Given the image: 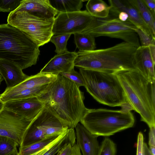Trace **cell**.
Returning <instances> with one entry per match:
<instances>
[{"label": "cell", "mask_w": 155, "mask_h": 155, "mask_svg": "<svg viewBox=\"0 0 155 155\" xmlns=\"http://www.w3.org/2000/svg\"><path fill=\"white\" fill-rule=\"evenodd\" d=\"M37 97L50 107L68 128L74 129L88 109L84 104V93L79 87L59 74Z\"/></svg>", "instance_id": "obj_1"}, {"label": "cell", "mask_w": 155, "mask_h": 155, "mask_svg": "<svg viewBox=\"0 0 155 155\" xmlns=\"http://www.w3.org/2000/svg\"><path fill=\"white\" fill-rule=\"evenodd\" d=\"M137 48L124 41L105 49L79 51L74 61V66L84 69L112 73L124 70L137 71L134 62Z\"/></svg>", "instance_id": "obj_2"}, {"label": "cell", "mask_w": 155, "mask_h": 155, "mask_svg": "<svg viewBox=\"0 0 155 155\" xmlns=\"http://www.w3.org/2000/svg\"><path fill=\"white\" fill-rule=\"evenodd\" d=\"M119 79L127 101L150 128L155 126V81L150 82L137 71L114 72Z\"/></svg>", "instance_id": "obj_3"}, {"label": "cell", "mask_w": 155, "mask_h": 155, "mask_svg": "<svg viewBox=\"0 0 155 155\" xmlns=\"http://www.w3.org/2000/svg\"><path fill=\"white\" fill-rule=\"evenodd\" d=\"M39 47L18 29L8 23L0 24V59L12 62L22 70L36 64Z\"/></svg>", "instance_id": "obj_4"}, {"label": "cell", "mask_w": 155, "mask_h": 155, "mask_svg": "<svg viewBox=\"0 0 155 155\" xmlns=\"http://www.w3.org/2000/svg\"><path fill=\"white\" fill-rule=\"evenodd\" d=\"M87 91L99 103L110 107L120 106L128 102L125 92L114 73L79 69Z\"/></svg>", "instance_id": "obj_5"}, {"label": "cell", "mask_w": 155, "mask_h": 155, "mask_svg": "<svg viewBox=\"0 0 155 155\" xmlns=\"http://www.w3.org/2000/svg\"><path fill=\"white\" fill-rule=\"evenodd\" d=\"M80 122L92 134L107 137L133 127L135 119L131 111L88 109Z\"/></svg>", "instance_id": "obj_6"}, {"label": "cell", "mask_w": 155, "mask_h": 155, "mask_svg": "<svg viewBox=\"0 0 155 155\" xmlns=\"http://www.w3.org/2000/svg\"><path fill=\"white\" fill-rule=\"evenodd\" d=\"M54 19L41 18L25 11L15 10L9 13L7 21L39 47L50 41L54 35L52 29Z\"/></svg>", "instance_id": "obj_7"}, {"label": "cell", "mask_w": 155, "mask_h": 155, "mask_svg": "<svg viewBox=\"0 0 155 155\" xmlns=\"http://www.w3.org/2000/svg\"><path fill=\"white\" fill-rule=\"evenodd\" d=\"M136 27L128 21L123 22L109 15L105 18L94 17L81 33L89 34L94 38L101 36L121 39L138 48L140 45L134 29Z\"/></svg>", "instance_id": "obj_8"}, {"label": "cell", "mask_w": 155, "mask_h": 155, "mask_svg": "<svg viewBox=\"0 0 155 155\" xmlns=\"http://www.w3.org/2000/svg\"><path fill=\"white\" fill-rule=\"evenodd\" d=\"M94 18L87 10L59 12L55 18L53 34L71 35L81 33L89 25Z\"/></svg>", "instance_id": "obj_9"}, {"label": "cell", "mask_w": 155, "mask_h": 155, "mask_svg": "<svg viewBox=\"0 0 155 155\" xmlns=\"http://www.w3.org/2000/svg\"><path fill=\"white\" fill-rule=\"evenodd\" d=\"M33 121L23 118L4 109L0 113V136L13 139L21 147Z\"/></svg>", "instance_id": "obj_10"}, {"label": "cell", "mask_w": 155, "mask_h": 155, "mask_svg": "<svg viewBox=\"0 0 155 155\" xmlns=\"http://www.w3.org/2000/svg\"><path fill=\"white\" fill-rule=\"evenodd\" d=\"M45 105L37 97L11 100L5 103L4 110L27 120L33 121Z\"/></svg>", "instance_id": "obj_11"}, {"label": "cell", "mask_w": 155, "mask_h": 155, "mask_svg": "<svg viewBox=\"0 0 155 155\" xmlns=\"http://www.w3.org/2000/svg\"><path fill=\"white\" fill-rule=\"evenodd\" d=\"M108 2L111 7L110 15L117 18L120 12H125L128 15V21L137 28L155 38V35L142 20L138 12L129 0H109Z\"/></svg>", "instance_id": "obj_12"}, {"label": "cell", "mask_w": 155, "mask_h": 155, "mask_svg": "<svg viewBox=\"0 0 155 155\" xmlns=\"http://www.w3.org/2000/svg\"><path fill=\"white\" fill-rule=\"evenodd\" d=\"M77 55V52L68 51L62 54H57L40 72L58 75L62 72H69L74 69V62Z\"/></svg>", "instance_id": "obj_13"}, {"label": "cell", "mask_w": 155, "mask_h": 155, "mask_svg": "<svg viewBox=\"0 0 155 155\" xmlns=\"http://www.w3.org/2000/svg\"><path fill=\"white\" fill-rule=\"evenodd\" d=\"M50 125V120L47 113L42 110L28 128L21 146L29 145L45 139V132Z\"/></svg>", "instance_id": "obj_14"}, {"label": "cell", "mask_w": 155, "mask_h": 155, "mask_svg": "<svg viewBox=\"0 0 155 155\" xmlns=\"http://www.w3.org/2000/svg\"><path fill=\"white\" fill-rule=\"evenodd\" d=\"M15 10L25 11L45 18H54L59 13L51 5L49 0H22Z\"/></svg>", "instance_id": "obj_15"}, {"label": "cell", "mask_w": 155, "mask_h": 155, "mask_svg": "<svg viewBox=\"0 0 155 155\" xmlns=\"http://www.w3.org/2000/svg\"><path fill=\"white\" fill-rule=\"evenodd\" d=\"M76 144L79 147L82 155H97L100 146L97 136L93 134L81 123L75 127Z\"/></svg>", "instance_id": "obj_16"}, {"label": "cell", "mask_w": 155, "mask_h": 155, "mask_svg": "<svg viewBox=\"0 0 155 155\" xmlns=\"http://www.w3.org/2000/svg\"><path fill=\"white\" fill-rule=\"evenodd\" d=\"M134 62L137 71L145 78L150 82L155 81V62L151 56L148 47L140 46L137 48Z\"/></svg>", "instance_id": "obj_17"}, {"label": "cell", "mask_w": 155, "mask_h": 155, "mask_svg": "<svg viewBox=\"0 0 155 155\" xmlns=\"http://www.w3.org/2000/svg\"><path fill=\"white\" fill-rule=\"evenodd\" d=\"M0 74L5 80L7 88L15 87L29 77L17 65L3 59H0Z\"/></svg>", "instance_id": "obj_18"}, {"label": "cell", "mask_w": 155, "mask_h": 155, "mask_svg": "<svg viewBox=\"0 0 155 155\" xmlns=\"http://www.w3.org/2000/svg\"><path fill=\"white\" fill-rule=\"evenodd\" d=\"M69 143H76L75 132L74 128H68L48 145L31 155H55Z\"/></svg>", "instance_id": "obj_19"}, {"label": "cell", "mask_w": 155, "mask_h": 155, "mask_svg": "<svg viewBox=\"0 0 155 155\" xmlns=\"http://www.w3.org/2000/svg\"><path fill=\"white\" fill-rule=\"evenodd\" d=\"M57 76V75L39 72L35 75L29 76L25 80L14 87L6 88L4 91L13 92L41 86L54 81Z\"/></svg>", "instance_id": "obj_20"}, {"label": "cell", "mask_w": 155, "mask_h": 155, "mask_svg": "<svg viewBox=\"0 0 155 155\" xmlns=\"http://www.w3.org/2000/svg\"><path fill=\"white\" fill-rule=\"evenodd\" d=\"M48 84L13 92L4 91L0 95V98L5 103L11 100L38 97L44 91Z\"/></svg>", "instance_id": "obj_21"}, {"label": "cell", "mask_w": 155, "mask_h": 155, "mask_svg": "<svg viewBox=\"0 0 155 155\" xmlns=\"http://www.w3.org/2000/svg\"><path fill=\"white\" fill-rule=\"evenodd\" d=\"M87 11L92 16L98 18L107 17L111 7L102 0H89L86 5Z\"/></svg>", "instance_id": "obj_22"}, {"label": "cell", "mask_w": 155, "mask_h": 155, "mask_svg": "<svg viewBox=\"0 0 155 155\" xmlns=\"http://www.w3.org/2000/svg\"><path fill=\"white\" fill-rule=\"evenodd\" d=\"M51 5L59 12H69L79 11L82 7L81 0H49Z\"/></svg>", "instance_id": "obj_23"}, {"label": "cell", "mask_w": 155, "mask_h": 155, "mask_svg": "<svg viewBox=\"0 0 155 155\" xmlns=\"http://www.w3.org/2000/svg\"><path fill=\"white\" fill-rule=\"evenodd\" d=\"M138 12L141 18L155 35V17L145 5L142 0H129Z\"/></svg>", "instance_id": "obj_24"}, {"label": "cell", "mask_w": 155, "mask_h": 155, "mask_svg": "<svg viewBox=\"0 0 155 155\" xmlns=\"http://www.w3.org/2000/svg\"><path fill=\"white\" fill-rule=\"evenodd\" d=\"M74 35L75 44L79 51H91L95 49V39L93 36L81 33H76Z\"/></svg>", "instance_id": "obj_25"}, {"label": "cell", "mask_w": 155, "mask_h": 155, "mask_svg": "<svg viewBox=\"0 0 155 155\" xmlns=\"http://www.w3.org/2000/svg\"><path fill=\"white\" fill-rule=\"evenodd\" d=\"M58 136L44 139L29 145L20 147L18 155H31L48 145Z\"/></svg>", "instance_id": "obj_26"}, {"label": "cell", "mask_w": 155, "mask_h": 155, "mask_svg": "<svg viewBox=\"0 0 155 155\" xmlns=\"http://www.w3.org/2000/svg\"><path fill=\"white\" fill-rule=\"evenodd\" d=\"M71 35L69 34L54 35L50 41L55 45V52L57 54H63L68 51L67 45L68 41Z\"/></svg>", "instance_id": "obj_27"}, {"label": "cell", "mask_w": 155, "mask_h": 155, "mask_svg": "<svg viewBox=\"0 0 155 155\" xmlns=\"http://www.w3.org/2000/svg\"><path fill=\"white\" fill-rule=\"evenodd\" d=\"M19 146L13 139L5 136H0V155H6L17 149Z\"/></svg>", "instance_id": "obj_28"}, {"label": "cell", "mask_w": 155, "mask_h": 155, "mask_svg": "<svg viewBox=\"0 0 155 155\" xmlns=\"http://www.w3.org/2000/svg\"><path fill=\"white\" fill-rule=\"evenodd\" d=\"M116 144L110 139L105 137L102 141L97 155H116Z\"/></svg>", "instance_id": "obj_29"}, {"label": "cell", "mask_w": 155, "mask_h": 155, "mask_svg": "<svg viewBox=\"0 0 155 155\" xmlns=\"http://www.w3.org/2000/svg\"><path fill=\"white\" fill-rule=\"evenodd\" d=\"M59 74L74 82L78 86H84V79L81 74L74 69L66 72H62Z\"/></svg>", "instance_id": "obj_30"}, {"label": "cell", "mask_w": 155, "mask_h": 155, "mask_svg": "<svg viewBox=\"0 0 155 155\" xmlns=\"http://www.w3.org/2000/svg\"><path fill=\"white\" fill-rule=\"evenodd\" d=\"M22 0H0V12H12L20 5Z\"/></svg>", "instance_id": "obj_31"}, {"label": "cell", "mask_w": 155, "mask_h": 155, "mask_svg": "<svg viewBox=\"0 0 155 155\" xmlns=\"http://www.w3.org/2000/svg\"><path fill=\"white\" fill-rule=\"evenodd\" d=\"M134 30L140 39L141 46L148 47L151 45H155V38L137 27L135 28Z\"/></svg>", "instance_id": "obj_32"}, {"label": "cell", "mask_w": 155, "mask_h": 155, "mask_svg": "<svg viewBox=\"0 0 155 155\" xmlns=\"http://www.w3.org/2000/svg\"><path fill=\"white\" fill-rule=\"evenodd\" d=\"M144 143L143 134L141 132H140L137 136L136 155H144Z\"/></svg>", "instance_id": "obj_33"}, {"label": "cell", "mask_w": 155, "mask_h": 155, "mask_svg": "<svg viewBox=\"0 0 155 155\" xmlns=\"http://www.w3.org/2000/svg\"><path fill=\"white\" fill-rule=\"evenodd\" d=\"M75 144L71 143L67 144L58 152L57 155H70L72 147Z\"/></svg>", "instance_id": "obj_34"}, {"label": "cell", "mask_w": 155, "mask_h": 155, "mask_svg": "<svg viewBox=\"0 0 155 155\" xmlns=\"http://www.w3.org/2000/svg\"><path fill=\"white\" fill-rule=\"evenodd\" d=\"M150 128L148 142L149 148H155V126Z\"/></svg>", "instance_id": "obj_35"}, {"label": "cell", "mask_w": 155, "mask_h": 155, "mask_svg": "<svg viewBox=\"0 0 155 155\" xmlns=\"http://www.w3.org/2000/svg\"><path fill=\"white\" fill-rule=\"evenodd\" d=\"M148 9L155 17V0H142Z\"/></svg>", "instance_id": "obj_36"}, {"label": "cell", "mask_w": 155, "mask_h": 155, "mask_svg": "<svg viewBox=\"0 0 155 155\" xmlns=\"http://www.w3.org/2000/svg\"><path fill=\"white\" fill-rule=\"evenodd\" d=\"M121 109L120 110L121 111L124 112H128L133 110V107L128 102L123 104L120 106Z\"/></svg>", "instance_id": "obj_37"}, {"label": "cell", "mask_w": 155, "mask_h": 155, "mask_svg": "<svg viewBox=\"0 0 155 155\" xmlns=\"http://www.w3.org/2000/svg\"><path fill=\"white\" fill-rule=\"evenodd\" d=\"M117 18L120 21L126 22L128 21V15L127 13L124 12H120L118 14Z\"/></svg>", "instance_id": "obj_38"}, {"label": "cell", "mask_w": 155, "mask_h": 155, "mask_svg": "<svg viewBox=\"0 0 155 155\" xmlns=\"http://www.w3.org/2000/svg\"><path fill=\"white\" fill-rule=\"evenodd\" d=\"M148 47L151 56L155 62V45H150Z\"/></svg>", "instance_id": "obj_39"}, {"label": "cell", "mask_w": 155, "mask_h": 155, "mask_svg": "<svg viewBox=\"0 0 155 155\" xmlns=\"http://www.w3.org/2000/svg\"><path fill=\"white\" fill-rule=\"evenodd\" d=\"M70 155H82L80 150L77 148H73Z\"/></svg>", "instance_id": "obj_40"}, {"label": "cell", "mask_w": 155, "mask_h": 155, "mask_svg": "<svg viewBox=\"0 0 155 155\" xmlns=\"http://www.w3.org/2000/svg\"><path fill=\"white\" fill-rule=\"evenodd\" d=\"M144 155H152L150 152L147 144L145 142L144 144Z\"/></svg>", "instance_id": "obj_41"}, {"label": "cell", "mask_w": 155, "mask_h": 155, "mask_svg": "<svg viewBox=\"0 0 155 155\" xmlns=\"http://www.w3.org/2000/svg\"><path fill=\"white\" fill-rule=\"evenodd\" d=\"M5 103L0 98V113L4 109Z\"/></svg>", "instance_id": "obj_42"}, {"label": "cell", "mask_w": 155, "mask_h": 155, "mask_svg": "<svg viewBox=\"0 0 155 155\" xmlns=\"http://www.w3.org/2000/svg\"><path fill=\"white\" fill-rule=\"evenodd\" d=\"M6 155H18V152L17 149L13 152Z\"/></svg>", "instance_id": "obj_43"}, {"label": "cell", "mask_w": 155, "mask_h": 155, "mask_svg": "<svg viewBox=\"0 0 155 155\" xmlns=\"http://www.w3.org/2000/svg\"><path fill=\"white\" fill-rule=\"evenodd\" d=\"M3 79H4L0 74V85L1 84L3 80Z\"/></svg>", "instance_id": "obj_44"}]
</instances>
